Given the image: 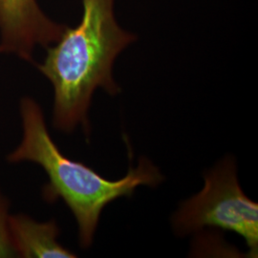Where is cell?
Masks as SVG:
<instances>
[{
	"label": "cell",
	"mask_w": 258,
	"mask_h": 258,
	"mask_svg": "<svg viewBox=\"0 0 258 258\" xmlns=\"http://www.w3.org/2000/svg\"><path fill=\"white\" fill-rule=\"evenodd\" d=\"M172 224L182 236L206 227L235 232L245 240L249 256H257L258 205L242 190L231 157L205 174L203 189L180 206Z\"/></svg>",
	"instance_id": "3957f363"
},
{
	"label": "cell",
	"mask_w": 258,
	"mask_h": 258,
	"mask_svg": "<svg viewBox=\"0 0 258 258\" xmlns=\"http://www.w3.org/2000/svg\"><path fill=\"white\" fill-rule=\"evenodd\" d=\"M11 213L9 198L0 187V258L14 257L8 234V220Z\"/></svg>",
	"instance_id": "8992f818"
},
{
	"label": "cell",
	"mask_w": 258,
	"mask_h": 258,
	"mask_svg": "<svg viewBox=\"0 0 258 258\" xmlns=\"http://www.w3.org/2000/svg\"><path fill=\"white\" fill-rule=\"evenodd\" d=\"M59 233L55 219L40 222L25 213L10 214L8 234L14 257H77L58 242Z\"/></svg>",
	"instance_id": "5b68a950"
},
{
	"label": "cell",
	"mask_w": 258,
	"mask_h": 258,
	"mask_svg": "<svg viewBox=\"0 0 258 258\" xmlns=\"http://www.w3.org/2000/svg\"><path fill=\"white\" fill-rule=\"evenodd\" d=\"M65 29L47 17L37 0H0V54L33 62L36 48L51 46Z\"/></svg>",
	"instance_id": "277c9868"
},
{
	"label": "cell",
	"mask_w": 258,
	"mask_h": 258,
	"mask_svg": "<svg viewBox=\"0 0 258 258\" xmlns=\"http://www.w3.org/2000/svg\"><path fill=\"white\" fill-rule=\"evenodd\" d=\"M83 7L80 24L66 27L58 40L47 47L43 62L37 65L54 89L53 125L64 133L79 126L89 133L93 94L98 88L112 96L120 93L113 79V64L136 39L118 24L114 0H83Z\"/></svg>",
	"instance_id": "6da1fadb"
},
{
	"label": "cell",
	"mask_w": 258,
	"mask_h": 258,
	"mask_svg": "<svg viewBox=\"0 0 258 258\" xmlns=\"http://www.w3.org/2000/svg\"><path fill=\"white\" fill-rule=\"evenodd\" d=\"M19 109L21 138L6 157L7 162L32 163L44 170L49 181L43 187V197L47 202L64 201L77 222L82 249L91 247L101 214L108 204L131 197L139 185L154 187L164 179L146 158L120 180L106 179L59 150L49 133L42 107L35 99L23 97Z\"/></svg>",
	"instance_id": "7a4b0ae2"
}]
</instances>
